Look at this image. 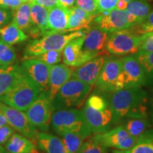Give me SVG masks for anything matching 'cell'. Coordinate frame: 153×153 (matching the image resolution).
<instances>
[{"instance_id": "obj_16", "label": "cell", "mask_w": 153, "mask_h": 153, "mask_svg": "<svg viewBox=\"0 0 153 153\" xmlns=\"http://www.w3.org/2000/svg\"><path fill=\"white\" fill-rule=\"evenodd\" d=\"M108 55H101L74 68L72 77L94 87Z\"/></svg>"}, {"instance_id": "obj_32", "label": "cell", "mask_w": 153, "mask_h": 153, "mask_svg": "<svg viewBox=\"0 0 153 153\" xmlns=\"http://www.w3.org/2000/svg\"><path fill=\"white\" fill-rule=\"evenodd\" d=\"M134 55L144 68L148 76V82L153 81V52L139 51Z\"/></svg>"}, {"instance_id": "obj_49", "label": "cell", "mask_w": 153, "mask_h": 153, "mask_svg": "<svg viewBox=\"0 0 153 153\" xmlns=\"http://www.w3.org/2000/svg\"><path fill=\"white\" fill-rule=\"evenodd\" d=\"M0 153H9L4 148L3 146H0Z\"/></svg>"}, {"instance_id": "obj_17", "label": "cell", "mask_w": 153, "mask_h": 153, "mask_svg": "<svg viewBox=\"0 0 153 153\" xmlns=\"http://www.w3.org/2000/svg\"><path fill=\"white\" fill-rule=\"evenodd\" d=\"M110 33L101 28L97 24L90 26L84 40L82 51L97 55H108L105 46Z\"/></svg>"}, {"instance_id": "obj_37", "label": "cell", "mask_w": 153, "mask_h": 153, "mask_svg": "<svg viewBox=\"0 0 153 153\" xmlns=\"http://www.w3.org/2000/svg\"><path fill=\"white\" fill-rule=\"evenodd\" d=\"M86 104L91 108L99 110H104L109 107L107 98H105L104 96L98 94H93L89 96L86 101Z\"/></svg>"}, {"instance_id": "obj_31", "label": "cell", "mask_w": 153, "mask_h": 153, "mask_svg": "<svg viewBox=\"0 0 153 153\" xmlns=\"http://www.w3.org/2000/svg\"><path fill=\"white\" fill-rule=\"evenodd\" d=\"M16 60V53L12 45L0 38V66L10 65Z\"/></svg>"}, {"instance_id": "obj_45", "label": "cell", "mask_w": 153, "mask_h": 153, "mask_svg": "<svg viewBox=\"0 0 153 153\" xmlns=\"http://www.w3.org/2000/svg\"><path fill=\"white\" fill-rule=\"evenodd\" d=\"M127 5L128 2H126V1H123V0H118V2L116 6V9H120V10H126Z\"/></svg>"}, {"instance_id": "obj_41", "label": "cell", "mask_w": 153, "mask_h": 153, "mask_svg": "<svg viewBox=\"0 0 153 153\" xmlns=\"http://www.w3.org/2000/svg\"><path fill=\"white\" fill-rule=\"evenodd\" d=\"M12 17V12L8 8L0 6V28L8 24Z\"/></svg>"}, {"instance_id": "obj_48", "label": "cell", "mask_w": 153, "mask_h": 153, "mask_svg": "<svg viewBox=\"0 0 153 153\" xmlns=\"http://www.w3.org/2000/svg\"><path fill=\"white\" fill-rule=\"evenodd\" d=\"M111 153H126L125 150H112Z\"/></svg>"}, {"instance_id": "obj_4", "label": "cell", "mask_w": 153, "mask_h": 153, "mask_svg": "<svg viewBox=\"0 0 153 153\" xmlns=\"http://www.w3.org/2000/svg\"><path fill=\"white\" fill-rule=\"evenodd\" d=\"M51 126L58 135L63 132H72L87 139L93 135L86 123L82 111L75 108H63L53 112Z\"/></svg>"}, {"instance_id": "obj_28", "label": "cell", "mask_w": 153, "mask_h": 153, "mask_svg": "<svg viewBox=\"0 0 153 153\" xmlns=\"http://www.w3.org/2000/svg\"><path fill=\"white\" fill-rule=\"evenodd\" d=\"M126 153H153V129L147 130Z\"/></svg>"}, {"instance_id": "obj_13", "label": "cell", "mask_w": 153, "mask_h": 153, "mask_svg": "<svg viewBox=\"0 0 153 153\" xmlns=\"http://www.w3.org/2000/svg\"><path fill=\"white\" fill-rule=\"evenodd\" d=\"M82 112L93 135L104 133L111 129L114 126L112 112L109 107L104 110L95 109L85 103Z\"/></svg>"}, {"instance_id": "obj_9", "label": "cell", "mask_w": 153, "mask_h": 153, "mask_svg": "<svg viewBox=\"0 0 153 153\" xmlns=\"http://www.w3.org/2000/svg\"><path fill=\"white\" fill-rule=\"evenodd\" d=\"M94 21L101 28L110 33L116 30L128 29L140 23L137 17L128 11L116 8L99 14Z\"/></svg>"}, {"instance_id": "obj_18", "label": "cell", "mask_w": 153, "mask_h": 153, "mask_svg": "<svg viewBox=\"0 0 153 153\" xmlns=\"http://www.w3.org/2000/svg\"><path fill=\"white\" fill-rule=\"evenodd\" d=\"M74 68L65 64H57L51 67L49 74V97L53 100L61 87L72 77Z\"/></svg>"}, {"instance_id": "obj_39", "label": "cell", "mask_w": 153, "mask_h": 153, "mask_svg": "<svg viewBox=\"0 0 153 153\" xmlns=\"http://www.w3.org/2000/svg\"><path fill=\"white\" fill-rule=\"evenodd\" d=\"M15 130L9 125L3 126L0 127V146H3L8 140L9 137L14 133Z\"/></svg>"}, {"instance_id": "obj_25", "label": "cell", "mask_w": 153, "mask_h": 153, "mask_svg": "<svg viewBox=\"0 0 153 153\" xmlns=\"http://www.w3.org/2000/svg\"><path fill=\"white\" fill-rule=\"evenodd\" d=\"M30 8L31 2H24L18 8L13 9L12 22L14 23L23 31H28L32 28L31 18H30Z\"/></svg>"}, {"instance_id": "obj_50", "label": "cell", "mask_w": 153, "mask_h": 153, "mask_svg": "<svg viewBox=\"0 0 153 153\" xmlns=\"http://www.w3.org/2000/svg\"><path fill=\"white\" fill-rule=\"evenodd\" d=\"M26 2H33V1H34V0H24Z\"/></svg>"}, {"instance_id": "obj_26", "label": "cell", "mask_w": 153, "mask_h": 153, "mask_svg": "<svg viewBox=\"0 0 153 153\" xmlns=\"http://www.w3.org/2000/svg\"><path fill=\"white\" fill-rule=\"evenodd\" d=\"M0 36H1L0 38L3 41L11 45L22 43L26 41L28 38L24 31L20 29L12 22L10 24L5 25L3 27L0 28Z\"/></svg>"}, {"instance_id": "obj_5", "label": "cell", "mask_w": 153, "mask_h": 153, "mask_svg": "<svg viewBox=\"0 0 153 153\" xmlns=\"http://www.w3.org/2000/svg\"><path fill=\"white\" fill-rule=\"evenodd\" d=\"M89 29V28H88ZM88 29L70 33H52L30 42L24 51V59L32 58L51 51H62L69 41L74 38L85 36Z\"/></svg>"}, {"instance_id": "obj_29", "label": "cell", "mask_w": 153, "mask_h": 153, "mask_svg": "<svg viewBox=\"0 0 153 153\" xmlns=\"http://www.w3.org/2000/svg\"><path fill=\"white\" fill-rule=\"evenodd\" d=\"M126 11L137 17L140 22H142L152 11V7L148 0H133L128 2Z\"/></svg>"}, {"instance_id": "obj_33", "label": "cell", "mask_w": 153, "mask_h": 153, "mask_svg": "<svg viewBox=\"0 0 153 153\" xmlns=\"http://www.w3.org/2000/svg\"><path fill=\"white\" fill-rule=\"evenodd\" d=\"M76 153H107V148L96 140L91 135L84 141Z\"/></svg>"}, {"instance_id": "obj_6", "label": "cell", "mask_w": 153, "mask_h": 153, "mask_svg": "<svg viewBox=\"0 0 153 153\" xmlns=\"http://www.w3.org/2000/svg\"><path fill=\"white\" fill-rule=\"evenodd\" d=\"M144 38L145 34L137 35L129 28L116 30L110 33L105 49L108 54L114 55L135 54Z\"/></svg>"}, {"instance_id": "obj_43", "label": "cell", "mask_w": 153, "mask_h": 153, "mask_svg": "<svg viewBox=\"0 0 153 153\" xmlns=\"http://www.w3.org/2000/svg\"><path fill=\"white\" fill-rule=\"evenodd\" d=\"M34 2L50 9L58 5V0H34Z\"/></svg>"}, {"instance_id": "obj_35", "label": "cell", "mask_w": 153, "mask_h": 153, "mask_svg": "<svg viewBox=\"0 0 153 153\" xmlns=\"http://www.w3.org/2000/svg\"><path fill=\"white\" fill-rule=\"evenodd\" d=\"M62 51H48L32 58L38 59L51 66L55 65L60 63L62 60Z\"/></svg>"}, {"instance_id": "obj_47", "label": "cell", "mask_w": 153, "mask_h": 153, "mask_svg": "<svg viewBox=\"0 0 153 153\" xmlns=\"http://www.w3.org/2000/svg\"><path fill=\"white\" fill-rule=\"evenodd\" d=\"M27 153H41L40 152V151L38 150L37 149V148H34L33 149H32L30 151V152H27Z\"/></svg>"}, {"instance_id": "obj_40", "label": "cell", "mask_w": 153, "mask_h": 153, "mask_svg": "<svg viewBox=\"0 0 153 153\" xmlns=\"http://www.w3.org/2000/svg\"><path fill=\"white\" fill-rule=\"evenodd\" d=\"M139 51L153 52V32L145 34V38L140 46Z\"/></svg>"}, {"instance_id": "obj_24", "label": "cell", "mask_w": 153, "mask_h": 153, "mask_svg": "<svg viewBox=\"0 0 153 153\" xmlns=\"http://www.w3.org/2000/svg\"><path fill=\"white\" fill-rule=\"evenodd\" d=\"M3 147L9 153H27L36 148V145L21 133H14Z\"/></svg>"}, {"instance_id": "obj_23", "label": "cell", "mask_w": 153, "mask_h": 153, "mask_svg": "<svg viewBox=\"0 0 153 153\" xmlns=\"http://www.w3.org/2000/svg\"><path fill=\"white\" fill-rule=\"evenodd\" d=\"M22 72L21 66L17 64L0 66V97L8 91Z\"/></svg>"}, {"instance_id": "obj_22", "label": "cell", "mask_w": 153, "mask_h": 153, "mask_svg": "<svg viewBox=\"0 0 153 153\" xmlns=\"http://www.w3.org/2000/svg\"><path fill=\"white\" fill-rule=\"evenodd\" d=\"M69 9L57 5L48 9V32L64 33L68 24Z\"/></svg>"}, {"instance_id": "obj_42", "label": "cell", "mask_w": 153, "mask_h": 153, "mask_svg": "<svg viewBox=\"0 0 153 153\" xmlns=\"http://www.w3.org/2000/svg\"><path fill=\"white\" fill-rule=\"evenodd\" d=\"M24 2H26L24 0H0V6L13 10Z\"/></svg>"}, {"instance_id": "obj_11", "label": "cell", "mask_w": 153, "mask_h": 153, "mask_svg": "<svg viewBox=\"0 0 153 153\" xmlns=\"http://www.w3.org/2000/svg\"><path fill=\"white\" fill-rule=\"evenodd\" d=\"M0 108L8 120L9 126L36 144L38 130L30 123L24 111L7 106L1 101Z\"/></svg>"}, {"instance_id": "obj_15", "label": "cell", "mask_w": 153, "mask_h": 153, "mask_svg": "<svg viewBox=\"0 0 153 153\" xmlns=\"http://www.w3.org/2000/svg\"><path fill=\"white\" fill-rule=\"evenodd\" d=\"M23 72L33 81L41 91H48L51 65L36 58H26L22 62Z\"/></svg>"}, {"instance_id": "obj_21", "label": "cell", "mask_w": 153, "mask_h": 153, "mask_svg": "<svg viewBox=\"0 0 153 153\" xmlns=\"http://www.w3.org/2000/svg\"><path fill=\"white\" fill-rule=\"evenodd\" d=\"M36 144L45 153H68L62 139L47 132H38Z\"/></svg>"}, {"instance_id": "obj_12", "label": "cell", "mask_w": 153, "mask_h": 153, "mask_svg": "<svg viewBox=\"0 0 153 153\" xmlns=\"http://www.w3.org/2000/svg\"><path fill=\"white\" fill-rule=\"evenodd\" d=\"M93 137L107 148L121 150L131 149L137 140V139L131 136L122 125L116 126L104 133L95 134Z\"/></svg>"}, {"instance_id": "obj_30", "label": "cell", "mask_w": 153, "mask_h": 153, "mask_svg": "<svg viewBox=\"0 0 153 153\" xmlns=\"http://www.w3.org/2000/svg\"><path fill=\"white\" fill-rule=\"evenodd\" d=\"M59 135L61 137L68 153H76L86 140L79 134L72 132H63Z\"/></svg>"}, {"instance_id": "obj_1", "label": "cell", "mask_w": 153, "mask_h": 153, "mask_svg": "<svg viewBox=\"0 0 153 153\" xmlns=\"http://www.w3.org/2000/svg\"><path fill=\"white\" fill-rule=\"evenodd\" d=\"M112 112L113 123H120L126 118H147L148 94L141 87L116 91L107 97Z\"/></svg>"}, {"instance_id": "obj_8", "label": "cell", "mask_w": 153, "mask_h": 153, "mask_svg": "<svg viewBox=\"0 0 153 153\" xmlns=\"http://www.w3.org/2000/svg\"><path fill=\"white\" fill-rule=\"evenodd\" d=\"M53 110L48 91H41L32 104L25 111L28 120L38 130L49 131Z\"/></svg>"}, {"instance_id": "obj_20", "label": "cell", "mask_w": 153, "mask_h": 153, "mask_svg": "<svg viewBox=\"0 0 153 153\" xmlns=\"http://www.w3.org/2000/svg\"><path fill=\"white\" fill-rule=\"evenodd\" d=\"M96 17L74 6L69 9L68 24L64 33L88 29Z\"/></svg>"}, {"instance_id": "obj_51", "label": "cell", "mask_w": 153, "mask_h": 153, "mask_svg": "<svg viewBox=\"0 0 153 153\" xmlns=\"http://www.w3.org/2000/svg\"><path fill=\"white\" fill-rule=\"evenodd\" d=\"M123 1H126V2H129V1H133V0H123Z\"/></svg>"}, {"instance_id": "obj_19", "label": "cell", "mask_w": 153, "mask_h": 153, "mask_svg": "<svg viewBox=\"0 0 153 153\" xmlns=\"http://www.w3.org/2000/svg\"><path fill=\"white\" fill-rule=\"evenodd\" d=\"M30 18L32 22L30 34L33 37L46 35L48 32V9L33 1L30 8Z\"/></svg>"}, {"instance_id": "obj_44", "label": "cell", "mask_w": 153, "mask_h": 153, "mask_svg": "<svg viewBox=\"0 0 153 153\" xmlns=\"http://www.w3.org/2000/svg\"><path fill=\"white\" fill-rule=\"evenodd\" d=\"M75 0H58V5L66 9H70L74 7Z\"/></svg>"}, {"instance_id": "obj_10", "label": "cell", "mask_w": 153, "mask_h": 153, "mask_svg": "<svg viewBox=\"0 0 153 153\" xmlns=\"http://www.w3.org/2000/svg\"><path fill=\"white\" fill-rule=\"evenodd\" d=\"M123 89L141 87L148 83V76L141 63L134 55L120 58Z\"/></svg>"}, {"instance_id": "obj_27", "label": "cell", "mask_w": 153, "mask_h": 153, "mask_svg": "<svg viewBox=\"0 0 153 153\" xmlns=\"http://www.w3.org/2000/svg\"><path fill=\"white\" fill-rule=\"evenodd\" d=\"M122 126L131 136L138 139L148 130L150 124L147 118H126Z\"/></svg>"}, {"instance_id": "obj_34", "label": "cell", "mask_w": 153, "mask_h": 153, "mask_svg": "<svg viewBox=\"0 0 153 153\" xmlns=\"http://www.w3.org/2000/svg\"><path fill=\"white\" fill-rule=\"evenodd\" d=\"M129 29L133 33L140 36L153 32V11H151L144 21L135 24Z\"/></svg>"}, {"instance_id": "obj_46", "label": "cell", "mask_w": 153, "mask_h": 153, "mask_svg": "<svg viewBox=\"0 0 153 153\" xmlns=\"http://www.w3.org/2000/svg\"><path fill=\"white\" fill-rule=\"evenodd\" d=\"M6 125H9L8 123V120H7V118H6L4 114V113L2 112V111L0 108V127Z\"/></svg>"}, {"instance_id": "obj_38", "label": "cell", "mask_w": 153, "mask_h": 153, "mask_svg": "<svg viewBox=\"0 0 153 153\" xmlns=\"http://www.w3.org/2000/svg\"><path fill=\"white\" fill-rule=\"evenodd\" d=\"M99 14L116 8L118 0H97Z\"/></svg>"}, {"instance_id": "obj_3", "label": "cell", "mask_w": 153, "mask_h": 153, "mask_svg": "<svg viewBox=\"0 0 153 153\" xmlns=\"http://www.w3.org/2000/svg\"><path fill=\"white\" fill-rule=\"evenodd\" d=\"M92 87L71 77L63 85L52 100L53 111L73 107L80 108L85 104Z\"/></svg>"}, {"instance_id": "obj_14", "label": "cell", "mask_w": 153, "mask_h": 153, "mask_svg": "<svg viewBox=\"0 0 153 153\" xmlns=\"http://www.w3.org/2000/svg\"><path fill=\"white\" fill-rule=\"evenodd\" d=\"M85 36L74 38L66 44L62 51V60L67 65L77 68L99 55L82 51Z\"/></svg>"}, {"instance_id": "obj_52", "label": "cell", "mask_w": 153, "mask_h": 153, "mask_svg": "<svg viewBox=\"0 0 153 153\" xmlns=\"http://www.w3.org/2000/svg\"><path fill=\"white\" fill-rule=\"evenodd\" d=\"M152 121H153V111H152Z\"/></svg>"}, {"instance_id": "obj_7", "label": "cell", "mask_w": 153, "mask_h": 153, "mask_svg": "<svg viewBox=\"0 0 153 153\" xmlns=\"http://www.w3.org/2000/svg\"><path fill=\"white\" fill-rule=\"evenodd\" d=\"M94 86L99 91L107 94L123 89L120 58L107 56Z\"/></svg>"}, {"instance_id": "obj_36", "label": "cell", "mask_w": 153, "mask_h": 153, "mask_svg": "<svg viewBox=\"0 0 153 153\" xmlns=\"http://www.w3.org/2000/svg\"><path fill=\"white\" fill-rule=\"evenodd\" d=\"M74 5L94 16H97L99 14L97 0H75Z\"/></svg>"}, {"instance_id": "obj_2", "label": "cell", "mask_w": 153, "mask_h": 153, "mask_svg": "<svg viewBox=\"0 0 153 153\" xmlns=\"http://www.w3.org/2000/svg\"><path fill=\"white\" fill-rule=\"evenodd\" d=\"M41 92L38 86L22 70L12 87L0 97V101L16 109L25 111Z\"/></svg>"}]
</instances>
